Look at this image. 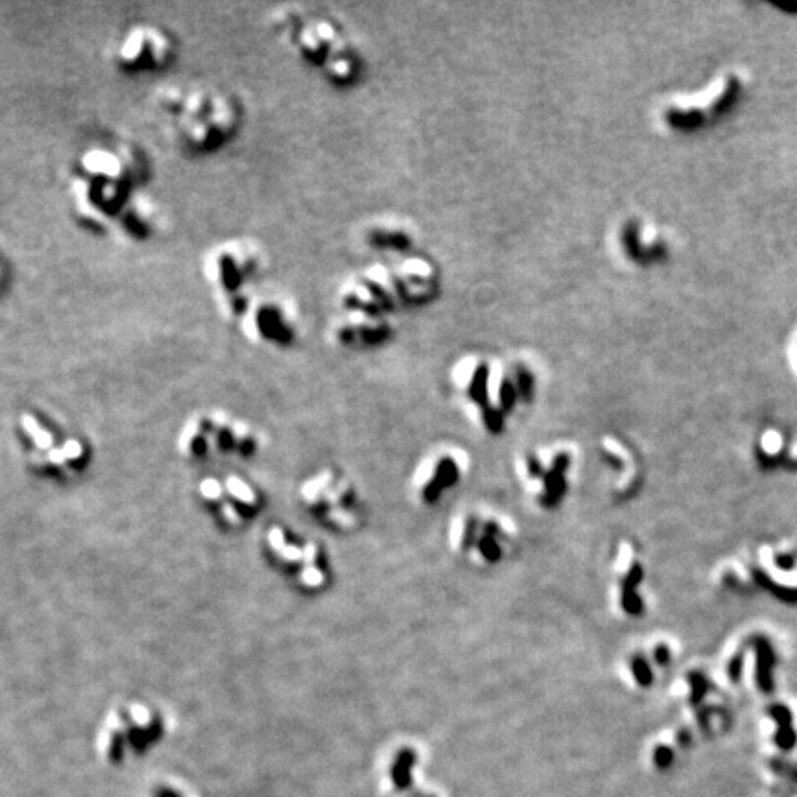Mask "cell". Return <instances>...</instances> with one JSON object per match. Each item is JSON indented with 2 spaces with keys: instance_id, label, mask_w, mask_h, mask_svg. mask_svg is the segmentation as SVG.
Wrapping results in <instances>:
<instances>
[{
  "instance_id": "1",
  "label": "cell",
  "mask_w": 797,
  "mask_h": 797,
  "mask_svg": "<svg viewBox=\"0 0 797 797\" xmlns=\"http://www.w3.org/2000/svg\"><path fill=\"white\" fill-rule=\"evenodd\" d=\"M450 382L487 436H502L521 408L533 403L537 371L522 357L491 358L469 353L456 360Z\"/></svg>"
},
{
  "instance_id": "2",
  "label": "cell",
  "mask_w": 797,
  "mask_h": 797,
  "mask_svg": "<svg viewBox=\"0 0 797 797\" xmlns=\"http://www.w3.org/2000/svg\"><path fill=\"white\" fill-rule=\"evenodd\" d=\"M157 103L172 117L178 144L190 155L215 154L240 126L238 103L216 89L166 87Z\"/></svg>"
},
{
  "instance_id": "3",
  "label": "cell",
  "mask_w": 797,
  "mask_h": 797,
  "mask_svg": "<svg viewBox=\"0 0 797 797\" xmlns=\"http://www.w3.org/2000/svg\"><path fill=\"white\" fill-rule=\"evenodd\" d=\"M135 168L131 157L113 146H96L83 152L72 175L71 198L80 220L89 227H102L118 220L135 198Z\"/></svg>"
},
{
  "instance_id": "4",
  "label": "cell",
  "mask_w": 797,
  "mask_h": 797,
  "mask_svg": "<svg viewBox=\"0 0 797 797\" xmlns=\"http://www.w3.org/2000/svg\"><path fill=\"white\" fill-rule=\"evenodd\" d=\"M178 452L190 461L247 460L261 449V436L247 421L222 410L196 412L178 434Z\"/></svg>"
},
{
  "instance_id": "5",
  "label": "cell",
  "mask_w": 797,
  "mask_h": 797,
  "mask_svg": "<svg viewBox=\"0 0 797 797\" xmlns=\"http://www.w3.org/2000/svg\"><path fill=\"white\" fill-rule=\"evenodd\" d=\"M517 526L504 513L484 506L464 508L449 524L450 550L471 567L489 570L501 567L515 552Z\"/></svg>"
},
{
  "instance_id": "6",
  "label": "cell",
  "mask_w": 797,
  "mask_h": 797,
  "mask_svg": "<svg viewBox=\"0 0 797 797\" xmlns=\"http://www.w3.org/2000/svg\"><path fill=\"white\" fill-rule=\"evenodd\" d=\"M262 253L250 238H231L205 253L203 275L215 290L227 319L240 322L253 294L250 287L262 270Z\"/></svg>"
},
{
  "instance_id": "7",
  "label": "cell",
  "mask_w": 797,
  "mask_h": 797,
  "mask_svg": "<svg viewBox=\"0 0 797 797\" xmlns=\"http://www.w3.org/2000/svg\"><path fill=\"white\" fill-rule=\"evenodd\" d=\"M297 498L312 521L334 533H354L366 519L364 498L353 478L332 467L308 475Z\"/></svg>"
},
{
  "instance_id": "8",
  "label": "cell",
  "mask_w": 797,
  "mask_h": 797,
  "mask_svg": "<svg viewBox=\"0 0 797 797\" xmlns=\"http://www.w3.org/2000/svg\"><path fill=\"white\" fill-rule=\"evenodd\" d=\"M576 452L563 441L528 447L515 456V476L528 501L543 511H556L573 489Z\"/></svg>"
},
{
  "instance_id": "9",
  "label": "cell",
  "mask_w": 797,
  "mask_h": 797,
  "mask_svg": "<svg viewBox=\"0 0 797 797\" xmlns=\"http://www.w3.org/2000/svg\"><path fill=\"white\" fill-rule=\"evenodd\" d=\"M264 550L277 573L297 591L314 594L331 585V559L317 541L297 536L282 524H273L264 533Z\"/></svg>"
},
{
  "instance_id": "10",
  "label": "cell",
  "mask_w": 797,
  "mask_h": 797,
  "mask_svg": "<svg viewBox=\"0 0 797 797\" xmlns=\"http://www.w3.org/2000/svg\"><path fill=\"white\" fill-rule=\"evenodd\" d=\"M26 461L34 473L50 478H71L87 464L89 449L78 436H62L36 412H22L17 421Z\"/></svg>"
},
{
  "instance_id": "11",
  "label": "cell",
  "mask_w": 797,
  "mask_h": 797,
  "mask_svg": "<svg viewBox=\"0 0 797 797\" xmlns=\"http://www.w3.org/2000/svg\"><path fill=\"white\" fill-rule=\"evenodd\" d=\"M163 715L144 701H126L113 707L100 731V749L111 759H120L131 749H143L161 736Z\"/></svg>"
},
{
  "instance_id": "12",
  "label": "cell",
  "mask_w": 797,
  "mask_h": 797,
  "mask_svg": "<svg viewBox=\"0 0 797 797\" xmlns=\"http://www.w3.org/2000/svg\"><path fill=\"white\" fill-rule=\"evenodd\" d=\"M469 471V456L454 445H438L419 460L412 473V495L424 508H438L461 486Z\"/></svg>"
},
{
  "instance_id": "13",
  "label": "cell",
  "mask_w": 797,
  "mask_h": 797,
  "mask_svg": "<svg viewBox=\"0 0 797 797\" xmlns=\"http://www.w3.org/2000/svg\"><path fill=\"white\" fill-rule=\"evenodd\" d=\"M198 495L224 528L245 526L264 506L255 486L238 475L207 476L198 484Z\"/></svg>"
},
{
  "instance_id": "14",
  "label": "cell",
  "mask_w": 797,
  "mask_h": 797,
  "mask_svg": "<svg viewBox=\"0 0 797 797\" xmlns=\"http://www.w3.org/2000/svg\"><path fill=\"white\" fill-rule=\"evenodd\" d=\"M238 323L250 342L275 349L294 345L301 329L296 305L282 296H253Z\"/></svg>"
},
{
  "instance_id": "15",
  "label": "cell",
  "mask_w": 797,
  "mask_h": 797,
  "mask_svg": "<svg viewBox=\"0 0 797 797\" xmlns=\"http://www.w3.org/2000/svg\"><path fill=\"white\" fill-rule=\"evenodd\" d=\"M338 301L343 310L369 312L380 316H389V312L404 308L394 268L382 262L366 266L364 270L354 271L353 275L347 277L338 292Z\"/></svg>"
},
{
  "instance_id": "16",
  "label": "cell",
  "mask_w": 797,
  "mask_h": 797,
  "mask_svg": "<svg viewBox=\"0 0 797 797\" xmlns=\"http://www.w3.org/2000/svg\"><path fill=\"white\" fill-rule=\"evenodd\" d=\"M175 45L161 26L137 22L115 45V63L126 74H155L174 62Z\"/></svg>"
},
{
  "instance_id": "17",
  "label": "cell",
  "mask_w": 797,
  "mask_h": 797,
  "mask_svg": "<svg viewBox=\"0 0 797 797\" xmlns=\"http://www.w3.org/2000/svg\"><path fill=\"white\" fill-rule=\"evenodd\" d=\"M646 577L642 561L635 552L633 545L620 543L615 548L611 565V600L615 609L624 619H639L646 611L642 596V583Z\"/></svg>"
},
{
  "instance_id": "18",
  "label": "cell",
  "mask_w": 797,
  "mask_h": 797,
  "mask_svg": "<svg viewBox=\"0 0 797 797\" xmlns=\"http://www.w3.org/2000/svg\"><path fill=\"white\" fill-rule=\"evenodd\" d=\"M394 325L388 316L345 310L332 323L331 336L338 347L347 351H366L388 343L394 338Z\"/></svg>"
},
{
  "instance_id": "19",
  "label": "cell",
  "mask_w": 797,
  "mask_h": 797,
  "mask_svg": "<svg viewBox=\"0 0 797 797\" xmlns=\"http://www.w3.org/2000/svg\"><path fill=\"white\" fill-rule=\"evenodd\" d=\"M290 37L297 56L319 71L347 43L340 26L329 17H310L299 21L290 30Z\"/></svg>"
},
{
  "instance_id": "20",
  "label": "cell",
  "mask_w": 797,
  "mask_h": 797,
  "mask_svg": "<svg viewBox=\"0 0 797 797\" xmlns=\"http://www.w3.org/2000/svg\"><path fill=\"white\" fill-rule=\"evenodd\" d=\"M397 279L403 307H424L440 296L441 271L432 259L406 255L392 264Z\"/></svg>"
},
{
  "instance_id": "21",
  "label": "cell",
  "mask_w": 797,
  "mask_h": 797,
  "mask_svg": "<svg viewBox=\"0 0 797 797\" xmlns=\"http://www.w3.org/2000/svg\"><path fill=\"white\" fill-rule=\"evenodd\" d=\"M646 227L639 218H629L619 229V247L622 255L633 264L648 268L663 262L668 255V245L661 238L646 240Z\"/></svg>"
},
{
  "instance_id": "22",
  "label": "cell",
  "mask_w": 797,
  "mask_h": 797,
  "mask_svg": "<svg viewBox=\"0 0 797 797\" xmlns=\"http://www.w3.org/2000/svg\"><path fill=\"white\" fill-rule=\"evenodd\" d=\"M364 242L377 251L388 253H408L415 245L414 227L408 222L382 216L375 218L364 231Z\"/></svg>"
},
{
  "instance_id": "23",
  "label": "cell",
  "mask_w": 797,
  "mask_h": 797,
  "mask_svg": "<svg viewBox=\"0 0 797 797\" xmlns=\"http://www.w3.org/2000/svg\"><path fill=\"white\" fill-rule=\"evenodd\" d=\"M364 71V59L351 43L340 48L322 69L323 78L334 87H351Z\"/></svg>"
},
{
  "instance_id": "24",
  "label": "cell",
  "mask_w": 797,
  "mask_h": 797,
  "mask_svg": "<svg viewBox=\"0 0 797 797\" xmlns=\"http://www.w3.org/2000/svg\"><path fill=\"white\" fill-rule=\"evenodd\" d=\"M655 663L652 649H633L624 657L620 668L629 685L633 689L646 690L654 685L655 681Z\"/></svg>"
},
{
  "instance_id": "25",
  "label": "cell",
  "mask_w": 797,
  "mask_h": 797,
  "mask_svg": "<svg viewBox=\"0 0 797 797\" xmlns=\"http://www.w3.org/2000/svg\"><path fill=\"white\" fill-rule=\"evenodd\" d=\"M154 224V213L150 209V203H146L144 199L137 198V196L126 205V209L120 213L117 220V225L122 227L124 235L131 240L150 236Z\"/></svg>"
},
{
  "instance_id": "26",
  "label": "cell",
  "mask_w": 797,
  "mask_h": 797,
  "mask_svg": "<svg viewBox=\"0 0 797 797\" xmlns=\"http://www.w3.org/2000/svg\"><path fill=\"white\" fill-rule=\"evenodd\" d=\"M753 649H755V680L762 692L773 690V668H775V654L770 640L766 637H753Z\"/></svg>"
},
{
  "instance_id": "27",
  "label": "cell",
  "mask_w": 797,
  "mask_h": 797,
  "mask_svg": "<svg viewBox=\"0 0 797 797\" xmlns=\"http://www.w3.org/2000/svg\"><path fill=\"white\" fill-rule=\"evenodd\" d=\"M664 122L675 131H696L707 122V115L700 109H685L680 106H670L663 113Z\"/></svg>"
},
{
  "instance_id": "28",
  "label": "cell",
  "mask_w": 797,
  "mask_h": 797,
  "mask_svg": "<svg viewBox=\"0 0 797 797\" xmlns=\"http://www.w3.org/2000/svg\"><path fill=\"white\" fill-rule=\"evenodd\" d=\"M770 715L775 718L779 731H777V744L782 749H790L796 744V731L792 727V715L788 707L784 705H772L770 707Z\"/></svg>"
},
{
  "instance_id": "29",
  "label": "cell",
  "mask_w": 797,
  "mask_h": 797,
  "mask_svg": "<svg viewBox=\"0 0 797 797\" xmlns=\"http://www.w3.org/2000/svg\"><path fill=\"white\" fill-rule=\"evenodd\" d=\"M740 82L736 80V78H729L726 83V89L721 91V94L718 98H716L715 102H712V106H710L709 109V115L712 118H718V117H724V115H727V113L731 111V109L735 108V103L738 102V98H740Z\"/></svg>"
},
{
  "instance_id": "30",
  "label": "cell",
  "mask_w": 797,
  "mask_h": 797,
  "mask_svg": "<svg viewBox=\"0 0 797 797\" xmlns=\"http://www.w3.org/2000/svg\"><path fill=\"white\" fill-rule=\"evenodd\" d=\"M687 683L690 687V701L698 705L709 690V680L701 672H690L687 675Z\"/></svg>"
},
{
  "instance_id": "31",
  "label": "cell",
  "mask_w": 797,
  "mask_h": 797,
  "mask_svg": "<svg viewBox=\"0 0 797 797\" xmlns=\"http://www.w3.org/2000/svg\"><path fill=\"white\" fill-rule=\"evenodd\" d=\"M742 655H735L733 659H731L729 663V668H727V674H729L731 681H738L740 680V674H742Z\"/></svg>"
},
{
  "instance_id": "32",
  "label": "cell",
  "mask_w": 797,
  "mask_h": 797,
  "mask_svg": "<svg viewBox=\"0 0 797 797\" xmlns=\"http://www.w3.org/2000/svg\"><path fill=\"white\" fill-rule=\"evenodd\" d=\"M6 282H8V271H6L4 262H2V259H0V297H2V294H4Z\"/></svg>"
},
{
  "instance_id": "33",
  "label": "cell",
  "mask_w": 797,
  "mask_h": 797,
  "mask_svg": "<svg viewBox=\"0 0 797 797\" xmlns=\"http://www.w3.org/2000/svg\"><path fill=\"white\" fill-rule=\"evenodd\" d=\"M775 559H777V565H779V567H782V568H792V565H794L792 557H788V556H777Z\"/></svg>"
}]
</instances>
